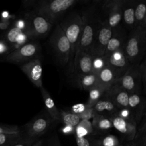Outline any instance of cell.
<instances>
[{
  "instance_id": "681fc988",
  "label": "cell",
  "mask_w": 146,
  "mask_h": 146,
  "mask_svg": "<svg viewBox=\"0 0 146 146\" xmlns=\"http://www.w3.org/2000/svg\"><path fill=\"white\" fill-rule=\"evenodd\" d=\"M143 29L145 31V33L146 34V15H145V21H144V23Z\"/></svg>"
},
{
  "instance_id": "f6af8a7d",
  "label": "cell",
  "mask_w": 146,
  "mask_h": 146,
  "mask_svg": "<svg viewBox=\"0 0 146 146\" xmlns=\"http://www.w3.org/2000/svg\"><path fill=\"white\" fill-rule=\"evenodd\" d=\"M25 23L24 21L21 19V20H19L17 21L16 27H17L21 29H22L23 28L25 27Z\"/></svg>"
},
{
  "instance_id": "52a82bcc",
  "label": "cell",
  "mask_w": 146,
  "mask_h": 146,
  "mask_svg": "<svg viewBox=\"0 0 146 146\" xmlns=\"http://www.w3.org/2000/svg\"><path fill=\"white\" fill-rule=\"evenodd\" d=\"M123 0H107L101 5L103 16L112 29L120 26L123 21Z\"/></svg>"
},
{
  "instance_id": "f35d334b",
  "label": "cell",
  "mask_w": 146,
  "mask_h": 146,
  "mask_svg": "<svg viewBox=\"0 0 146 146\" xmlns=\"http://www.w3.org/2000/svg\"><path fill=\"white\" fill-rule=\"evenodd\" d=\"M144 134H146V117H145L144 120H143L140 127L139 128L136 136H137L141 135H144Z\"/></svg>"
},
{
  "instance_id": "7c38bea8",
  "label": "cell",
  "mask_w": 146,
  "mask_h": 146,
  "mask_svg": "<svg viewBox=\"0 0 146 146\" xmlns=\"http://www.w3.org/2000/svg\"><path fill=\"white\" fill-rule=\"evenodd\" d=\"M107 66L110 67L120 79L132 65L127 59L122 47L105 58Z\"/></svg>"
},
{
  "instance_id": "6da1fadb",
  "label": "cell",
  "mask_w": 146,
  "mask_h": 146,
  "mask_svg": "<svg viewBox=\"0 0 146 146\" xmlns=\"http://www.w3.org/2000/svg\"><path fill=\"white\" fill-rule=\"evenodd\" d=\"M82 14L83 17L82 31L75 57L80 52H90L96 33L103 19L101 5L95 3L85 8Z\"/></svg>"
},
{
  "instance_id": "ffe728a7",
  "label": "cell",
  "mask_w": 146,
  "mask_h": 146,
  "mask_svg": "<svg viewBox=\"0 0 146 146\" xmlns=\"http://www.w3.org/2000/svg\"><path fill=\"white\" fill-rule=\"evenodd\" d=\"M95 115H102L110 117L119 109L109 99L103 97L92 107Z\"/></svg>"
},
{
  "instance_id": "e575fe53",
  "label": "cell",
  "mask_w": 146,
  "mask_h": 146,
  "mask_svg": "<svg viewBox=\"0 0 146 146\" xmlns=\"http://www.w3.org/2000/svg\"><path fill=\"white\" fill-rule=\"evenodd\" d=\"M140 70L141 74V83L144 88L145 92L146 93V64L144 62L140 64Z\"/></svg>"
},
{
  "instance_id": "30bf717a",
  "label": "cell",
  "mask_w": 146,
  "mask_h": 146,
  "mask_svg": "<svg viewBox=\"0 0 146 146\" xmlns=\"http://www.w3.org/2000/svg\"><path fill=\"white\" fill-rule=\"evenodd\" d=\"M40 49L38 43H29L9 54L5 58L4 60L13 63H26L35 59Z\"/></svg>"
},
{
  "instance_id": "ac0fdd59",
  "label": "cell",
  "mask_w": 146,
  "mask_h": 146,
  "mask_svg": "<svg viewBox=\"0 0 146 146\" xmlns=\"http://www.w3.org/2000/svg\"><path fill=\"white\" fill-rule=\"evenodd\" d=\"M146 101L139 93L129 94L128 108L132 112L135 120L138 124L145 112Z\"/></svg>"
},
{
  "instance_id": "ba28073f",
  "label": "cell",
  "mask_w": 146,
  "mask_h": 146,
  "mask_svg": "<svg viewBox=\"0 0 146 146\" xmlns=\"http://www.w3.org/2000/svg\"><path fill=\"white\" fill-rule=\"evenodd\" d=\"M116 82L129 94L139 93L142 84L140 64H132Z\"/></svg>"
},
{
  "instance_id": "4dcf8cb0",
  "label": "cell",
  "mask_w": 146,
  "mask_h": 146,
  "mask_svg": "<svg viewBox=\"0 0 146 146\" xmlns=\"http://www.w3.org/2000/svg\"><path fill=\"white\" fill-rule=\"evenodd\" d=\"M20 135L0 134V146L17 142L19 139Z\"/></svg>"
},
{
  "instance_id": "603a6c76",
  "label": "cell",
  "mask_w": 146,
  "mask_h": 146,
  "mask_svg": "<svg viewBox=\"0 0 146 146\" xmlns=\"http://www.w3.org/2000/svg\"><path fill=\"white\" fill-rule=\"evenodd\" d=\"M92 127L96 132H105L113 128L111 119L102 115H95L93 117Z\"/></svg>"
},
{
  "instance_id": "1f68e13d",
  "label": "cell",
  "mask_w": 146,
  "mask_h": 146,
  "mask_svg": "<svg viewBox=\"0 0 146 146\" xmlns=\"http://www.w3.org/2000/svg\"><path fill=\"white\" fill-rule=\"evenodd\" d=\"M102 146H119L118 139L114 135H108L103 137H101Z\"/></svg>"
},
{
  "instance_id": "ee69618b",
  "label": "cell",
  "mask_w": 146,
  "mask_h": 146,
  "mask_svg": "<svg viewBox=\"0 0 146 146\" xmlns=\"http://www.w3.org/2000/svg\"><path fill=\"white\" fill-rule=\"evenodd\" d=\"M7 49V46L2 41H0V54L4 53Z\"/></svg>"
},
{
  "instance_id": "d6986e66",
  "label": "cell",
  "mask_w": 146,
  "mask_h": 146,
  "mask_svg": "<svg viewBox=\"0 0 146 146\" xmlns=\"http://www.w3.org/2000/svg\"><path fill=\"white\" fill-rule=\"evenodd\" d=\"M137 1L123 0V21L127 29L132 30L135 27V10Z\"/></svg>"
},
{
  "instance_id": "3957f363",
  "label": "cell",
  "mask_w": 146,
  "mask_h": 146,
  "mask_svg": "<svg viewBox=\"0 0 146 146\" xmlns=\"http://www.w3.org/2000/svg\"><path fill=\"white\" fill-rule=\"evenodd\" d=\"M124 51L131 64H140L146 52V34L143 29L136 27L127 35Z\"/></svg>"
},
{
  "instance_id": "8fae6325",
  "label": "cell",
  "mask_w": 146,
  "mask_h": 146,
  "mask_svg": "<svg viewBox=\"0 0 146 146\" xmlns=\"http://www.w3.org/2000/svg\"><path fill=\"white\" fill-rule=\"evenodd\" d=\"M110 118L113 127L123 135L126 140L131 141L135 139L137 132V124L135 119H125L118 116L116 113Z\"/></svg>"
},
{
  "instance_id": "7402d4cb",
  "label": "cell",
  "mask_w": 146,
  "mask_h": 146,
  "mask_svg": "<svg viewBox=\"0 0 146 146\" xmlns=\"http://www.w3.org/2000/svg\"><path fill=\"white\" fill-rule=\"evenodd\" d=\"M97 74L98 84L107 88L119 79L114 71L107 65Z\"/></svg>"
},
{
  "instance_id": "9a60e30c",
  "label": "cell",
  "mask_w": 146,
  "mask_h": 146,
  "mask_svg": "<svg viewBox=\"0 0 146 146\" xmlns=\"http://www.w3.org/2000/svg\"><path fill=\"white\" fill-rule=\"evenodd\" d=\"M21 69L36 87H42V66L38 58L34 59L21 66Z\"/></svg>"
},
{
  "instance_id": "cb8c5ba5",
  "label": "cell",
  "mask_w": 146,
  "mask_h": 146,
  "mask_svg": "<svg viewBox=\"0 0 146 146\" xmlns=\"http://www.w3.org/2000/svg\"><path fill=\"white\" fill-rule=\"evenodd\" d=\"M108 88L100 85L98 83L95 86L88 91L89 98L87 103V107L92 108L93 106L104 96V94Z\"/></svg>"
},
{
  "instance_id": "9c48e42d",
  "label": "cell",
  "mask_w": 146,
  "mask_h": 146,
  "mask_svg": "<svg viewBox=\"0 0 146 146\" xmlns=\"http://www.w3.org/2000/svg\"><path fill=\"white\" fill-rule=\"evenodd\" d=\"M52 24L43 17L34 13L30 14L27 23V34L31 37L43 38L50 32Z\"/></svg>"
},
{
  "instance_id": "74e56055",
  "label": "cell",
  "mask_w": 146,
  "mask_h": 146,
  "mask_svg": "<svg viewBox=\"0 0 146 146\" xmlns=\"http://www.w3.org/2000/svg\"><path fill=\"white\" fill-rule=\"evenodd\" d=\"M90 135L86 129L80 125H78L75 129V136L78 137H83Z\"/></svg>"
},
{
  "instance_id": "8d00e7d4",
  "label": "cell",
  "mask_w": 146,
  "mask_h": 146,
  "mask_svg": "<svg viewBox=\"0 0 146 146\" xmlns=\"http://www.w3.org/2000/svg\"><path fill=\"white\" fill-rule=\"evenodd\" d=\"M36 139L29 137L22 140H18L13 146H31L36 141Z\"/></svg>"
},
{
  "instance_id": "83f0119b",
  "label": "cell",
  "mask_w": 146,
  "mask_h": 146,
  "mask_svg": "<svg viewBox=\"0 0 146 146\" xmlns=\"http://www.w3.org/2000/svg\"><path fill=\"white\" fill-rule=\"evenodd\" d=\"M61 121L65 125L71 126L75 128L80 122L81 119L76 114L71 112L60 111Z\"/></svg>"
},
{
  "instance_id": "4316f807",
  "label": "cell",
  "mask_w": 146,
  "mask_h": 146,
  "mask_svg": "<svg viewBox=\"0 0 146 146\" xmlns=\"http://www.w3.org/2000/svg\"><path fill=\"white\" fill-rule=\"evenodd\" d=\"M77 146H102L101 137L95 135H90L83 137L75 136Z\"/></svg>"
},
{
  "instance_id": "ab89813d",
  "label": "cell",
  "mask_w": 146,
  "mask_h": 146,
  "mask_svg": "<svg viewBox=\"0 0 146 146\" xmlns=\"http://www.w3.org/2000/svg\"><path fill=\"white\" fill-rule=\"evenodd\" d=\"M75 128L72 127L68 125H65L64 127L62 129V132L65 134H70L74 133H75Z\"/></svg>"
},
{
  "instance_id": "f1b7e54d",
  "label": "cell",
  "mask_w": 146,
  "mask_h": 146,
  "mask_svg": "<svg viewBox=\"0 0 146 146\" xmlns=\"http://www.w3.org/2000/svg\"><path fill=\"white\" fill-rule=\"evenodd\" d=\"M23 32L22 29L14 27L10 29V30L6 34V39L8 42L14 43L17 42V40L19 37V36L23 34Z\"/></svg>"
},
{
  "instance_id": "2e32d148",
  "label": "cell",
  "mask_w": 146,
  "mask_h": 146,
  "mask_svg": "<svg viewBox=\"0 0 146 146\" xmlns=\"http://www.w3.org/2000/svg\"><path fill=\"white\" fill-rule=\"evenodd\" d=\"M93 59L90 52H80L76 56L74 62V73H76L78 78L93 71Z\"/></svg>"
},
{
  "instance_id": "836d02e7",
  "label": "cell",
  "mask_w": 146,
  "mask_h": 146,
  "mask_svg": "<svg viewBox=\"0 0 146 146\" xmlns=\"http://www.w3.org/2000/svg\"><path fill=\"white\" fill-rule=\"evenodd\" d=\"M86 104H75L72 107V112L76 114L79 116L82 115L88 108Z\"/></svg>"
},
{
  "instance_id": "d6a6232c",
  "label": "cell",
  "mask_w": 146,
  "mask_h": 146,
  "mask_svg": "<svg viewBox=\"0 0 146 146\" xmlns=\"http://www.w3.org/2000/svg\"><path fill=\"white\" fill-rule=\"evenodd\" d=\"M0 134L20 135V130L17 126L0 125Z\"/></svg>"
},
{
  "instance_id": "277c9868",
  "label": "cell",
  "mask_w": 146,
  "mask_h": 146,
  "mask_svg": "<svg viewBox=\"0 0 146 146\" xmlns=\"http://www.w3.org/2000/svg\"><path fill=\"white\" fill-rule=\"evenodd\" d=\"M77 2L78 0L41 1L36 5L35 13L43 17L53 25Z\"/></svg>"
},
{
  "instance_id": "5bb4252c",
  "label": "cell",
  "mask_w": 146,
  "mask_h": 146,
  "mask_svg": "<svg viewBox=\"0 0 146 146\" xmlns=\"http://www.w3.org/2000/svg\"><path fill=\"white\" fill-rule=\"evenodd\" d=\"M51 119L46 113L39 115L34 118L27 125L29 137L36 139L44 134L50 128Z\"/></svg>"
},
{
  "instance_id": "44dd1931",
  "label": "cell",
  "mask_w": 146,
  "mask_h": 146,
  "mask_svg": "<svg viewBox=\"0 0 146 146\" xmlns=\"http://www.w3.org/2000/svg\"><path fill=\"white\" fill-rule=\"evenodd\" d=\"M40 91L46 109L50 116L55 121H61L60 112L55 106L50 94L43 86L40 87Z\"/></svg>"
},
{
  "instance_id": "7a4b0ae2",
  "label": "cell",
  "mask_w": 146,
  "mask_h": 146,
  "mask_svg": "<svg viewBox=\"0 0 146 146\" xmlns=\"http://www.w3.org/2000/svg\"><path fill=\"white\" fill-rule=\"evenodd\" d=\"M59 25L63 30L71 45V53L68 68L70 74L74 73V62L77 53L83 27L82 14L78 11L68 13Z\"/></svg>"
},
{
  "instance_id": "b9f144b4",
  "label": "cell",
  "mask_w": 146,
  "mask_h": 146,
  "mask_svg": "<svg viewBox=\"0 0 146 146\" xmlns=\"http://www.w3.org/2000/svg\"><path fill=\"white\" fill-rule=\"evenodd\" d=\"M49 146H60L58 136L56 135H55L51 139V142L49 144Z\"/></svg>"
},
{
  "instance_id": "8992f818",
  "label": "cell",
  "mask_w": 146,
  "mask_h": 146,
  "mask_svg": "<svg viewBox=\"0 0 146 146\" xmlns=\"http://www.w3.org/2000/svg\"><path fill=\"white\" fill-rule=\"evenodd\" d=\"M113 29L110 26L107 20L103 16V19L100 24L95 36L90 53L93 58L103 56L107 45L111 38Z\"/></svg>"
},
{
  "instance_id": "f5cc1de1",
  "label": "cell",
  "mask_w": 146,
  "mask_h": 146,
  "mask_svg": "<svg viewBox=\"0 0 146 146\" xmlns=\"http://www.w3.org/2000/svg\"><path fill=\"white\" fill-rule=\"evenodd\" d=\"M119 146H123V145H121H121H119Z\"/></svg>"
},
{
  "instance_id": "7dc6e473",
  "label": "cell",
  "mask_w": 146,
  "mask_h": 146,
  "mask_svg": "<svg viewBox=\"0 0 146 146\" xmlns=\"http://www.w3.org/2000/svg\"><path fill=\"white\" fill-rule=\"evenodd\" d=\"M9 23L7 22H0V29H5L8 26Z\"/></svg>"
},
{
  "instance_id": "f546056e",
  "label": "cell",
  "mask_w": 146,
  "mask_h": 146,
  "mask_svg": "<svg viewBox=\"0 0 146 146\" xmlns=\"http://www.w3.org/2000/svg\"><path fill=\"white\" fill-rule=\"evenodd\" d=\"M107 65V64L106 60L104 56H99L94 58L93 59L92 62V72L98 73L102 69H103Z\"/></svg>"
},
{
  "instance_id": "d4e9b609",
  "label": "cell",
  "mask_w": 146,
  "mask_h": 146,
  "mask_svg": "<svg viewBox=\"0 0 146 146\" xmlns=\"http://www.w3.org/2000/svg\"><path fill=\"white\" fill-rule=\"evenodd\" d=\"M80 87L86 91H89L98 83V74L92 72L90 74L84 75L78 79Z\"/></svg>"
},
{
  "instance_id": "60d3db41",
  "label": "cell",
  "mask_w": 146,
  "mask_h": 146,
  "mask_svg": "<svg viewBox=\"0 0 146 146\" xmlns=\"http://www.w3.org/2000/svg\"><path fill=\"white\" fill-rule=\"evenodd\" d=\"M123 146H142V145L137 139H135L132 141H128L125 145H123Z\"/></svg>"
},
{
  "instance_id": "bcb514c9",
  "label": "cell",
  "mask_w": 146,
  "mask_h": 146,
  "mask_svg": "<svg viewBox=\"0 0 146 146\" xmlns=\"http://www.w3.org/2000/svg\"><path fill=\"white\" fill-rule=\"evenodd\" d=\"M43 140H38L36 141L31 146H43Z\"/></svg>"
},
{
  "instance_id": "7bdbcfd3",
  "label": "cell",
  "mask_w": 146,
  "mask_h": 146,
  "mask_svg": "<svg viewBox=\"0 0 146 146\" xmlns=\"http://www.w3.org/2000/svg\"><path fill=\"white\" fill-rule=\"evenodd\" d=\"M135 139H137L140 142L142 146H146V134L136 136Z\"/></svg>"
},
{
  "instance_id": "484cf974",
  "label": "cell",
  "mask_w": 146,
  "mask_h": 146,
  "mask_svg": "<svg viewBox=\"0 0 146 146\" xmlns=\"http://www.w3.org/2000/svg\"><path fill=\"white\" fill-rule=\"evenodd\" d=\"M146 15V0L137 1L135 10V27H139L141 29L143 27Z\"/></svg>"
},
{
  "instance_id": "f907efd6",
  "label": "cell",
  "mask_w": 146,
  "mask_h": 146,
  "mask_svg": "<svg viewBox=\"0 0 146 146\" xmlns=\"http://www.w3.org/2000/svg\"><path fill=\"white\" fill-rule=\"evenodd\" d=\"M145 60L144 63L146 64V52H145Z\"/></svg>"
},
{
  "instance_id": "e0dca14e",
  "label": "cell",
  "mask_w": 146,
  "mask_h": 146,
  "mask_svg": "<svg viewBox=\"0 0 146 146\" xmlns=\"http://www.w3.org/2000/svg\"><path fill=\"white\" fill-rule=\"evenodd\" d=\"M127 37L126 31L121 25L113 29L112 35L107 45L103 56L107 58L113 52L124 47Z\"/></svg>"
},
{
  "instance_id": "4fadbf2b",
  "label": "cell",
  "mask_w": 146,
  "mask_h": 146,
  "mask_svg": "<svg viewBox=\"0 0 146 146\" xmlns=\"http://www.w3.org/2000/svg\"><path fill=\"white\" fill-rule=\"evenodd\" d=\"M103 97L111 100L119 110L128 108L129 94L116 82L107 89Z\"/></svg>"
},
{
  "instance_id": "5b68a950",
  "label": "cell",
  "mask_w": 146,
  "mask_h": 146,
  "mask_svg": "<svg viewBox=\"0 0 146 146\" xmlns=\"http://www.w3.org/2000/svg\"><path fill=\"white\" fill-rule=\"evenodd\" d=\"M49 42L58 62L62 66H68L71 45L59 24L57 25L53 31Z\"/></svg>"
},
{
  "instance_id": "816d5d0a",
  "label": "cell",
  "mask_w": 146,
  "mask_h": 146,
  "mask_svg": "<svg viewBox=\"0 0 146 146\" xmlns=\"http://www.w3.org/2000/svg\"><path fill=\"white\" fill-rule=\"evenodd\" d=\"M144 116H145V117H146V111H145V112L144 113Z\"/></svg>"
},
{
  "instance_id": "d590c367",
  "label": "cell",
  "mask_w": 146,
  "mask_h": 146,
  "mask_svg": "<svg viewBox=\"0 0 146 146\" xmlns=\"http://www.w3.org/2000/svg\"><path fill=\"white\" fill-rule=\"evenodd\" d=\"M116 114L118 116L125 119H131V118L135 119L132 112H131V111L128 108L119 110L116 112Z\"/></svg>"
},
{
  "instance_id": "c3c4849f",
  "label": "cell",
  "mask_w": 146,
  "mask_h": 146,
  "mask_svg": "<svg viewBox=\"0 0 146 146\" xmlns=\"http://www.w3.org/2000/svg\"><path fill=\"white\" fill-rule=\"evenodd\" d=\"M9 14L7 11H4L2 13V17L4 19H6V18H7L9 17Z\"/></svg>"
}]
</instances>
